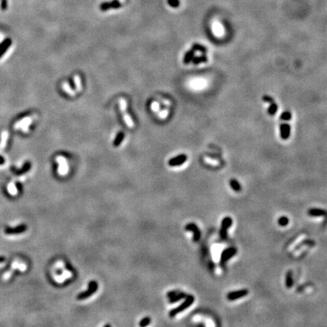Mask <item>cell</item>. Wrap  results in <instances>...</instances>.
Returning <instances> with one entry per match:
<instances>
[{"label": "cell", "mask_w": 327, "mask_h": 327, "mask_svg": "<svg viewBox=\"0 0 327 327\" xmlns=\"http://www.w3.org/2000/svg\"><path fill=\"white\" fill-rule=\"evenodd\" d=\"M236 253L237 248L235 247H228L226 249L223 250L221 253V255H220V264L223 266L229 259L234 257L236 254Z\"/></svg>", "instance_id": "5"}, {"label": "cell", "mask_w": 327, "mask_h": 327, "mask_svg": "<svg viewBox=\"0 0 327 327\" xmlns=\"http://www.w3.org/2000/svg\"><path fill=\"white\" fill-rule=\"evenodd\" d=\"M292 118V115L289 111H285L281 114L280 116V137L283 140H287L291 134V126L289 121Z\"/></svg>", "instance_id": "1"}, {"label": "cell", "mask_w": 327, "mask_h": 327, "mask_svg": "<svg viewBox=\"0 0 327 327\" xmlns=\"http://www.w3.org/2000/svg\"><path fill=\"white\" fill-rule=\"evenodd\" d=\"M99 288L98 283L94 280L89 282V285H88V289L87 290L85 291V292H81L76 297V299L77 300H85L87 299L88 298H89L90 296H92L94 293L97 291Z\"/></svg>", "instance_id": "3"}, {"label": "cell", "mask_w": 327, "mask_h": 327, "mask_svg": "<svg viewBox=\"0 0 327 327\" xmlns=\"http://www.w3.org/2000/svg\"><path fill=\"white\" fill-rule=\"evenodd\" d=\"M229 186H230L231 189H232L233 191L237 192V193L241 191V184L239 183V182H238L236 179H231L229 181Z\"/></svg>", "instance_id": "16"}, {"label": "cell", "mask_w": 327, "mask_h": 327, "mask_svg": "<svg viewBox=\"0 0 327 327\" xmlns=\"http://www.w3.org/2000/svg\"><path fill=\"white\" fill-rule=\"evenodd\" d=\"M12 44V41L10 38L5 39V40L0 43V58H2L4 55V54L8 51L10 46Z\"/></svg>", "instance_id": "13"}, {"label": "cell", "mask_w": 327, "mask_h": 327, "mask_svg": "<svg viewBox=\"0 0 327 327\" xmlns=\"http://www.w3.org/2000/svg\"><path fill=\"white\" fill-rule=\"evenodd\" d=\"M1 8L2 10H5L7 8V0H2L1 2Z\"/></svg>", "instance_id": "32"}, {"label": "cell", "mask_w": 327, "mask_h": 327, "mask_svg": "<svg viewBox=\"0 0 327 327\" xmlns=\"http://www.w3.org/2000/svg\"><path fill=\"white\" fill-rule=\"evenodd\" d=\"M150 322H151V319H150V317H148V316H146V317H144L143 319L140 321V322H139V326H146V325H149Z\"/></svg>", "instance_id": "25"}, {"label": "cell", "mask_w": 327, "mask_h": 327, "mask_svg": "<svg viewBox=\"0 0 327 327\" xmlns=\"http://www.w3.org/2000/svg\"><path fill=\"white\" fill-rule=\"evenodd\" d=\"M186 296H187V295L186 293L179 292L176 295H174V296L172 297V298H169V302H170V304H174L175 302H177V301H180L181 299L186 298Z\"/></svg>", "instance_id": "18"}, {"label": "cell", "mask_w": 327, "mask_h": 327, "mask_svg": "<svg viewBox=\"0 0 327 327\" xmlns=\"http://www.w3.org/2000/svg\"><path fill=\"white\" fill-rule=\"evenodd\" d=\"M27 229H28V226L25 224H21L20 226H18L16 227H7L5 229V232L6 235H17V234H21L23 233V232H26Z\"/></svg>", "instance_id": "11"}, {"label": "cell", "mask_w": 327, "mask_h": 327, "mask_svg": "<svg viewBox=\"0 0 327 327\" xmlns=\"http://www.w3.org/2000/svg\"><path fill=\"white\" fill-rule=\"evenodd\" d=\"M167 114H168V111L166 109V110H164V111H162L161 112H160V114H159V117H160V118H162V119H164V118H165L166 117H167Z\"/></svg>", "instance_id": "31"}, {"label": "cell", "mask_w": 327, "mask_h": 327, "mask_svg": "<svg viewBox=\"0 0 327 327\" xmlns=\"http://www.w3.org/2000/svg\"><path fill=\"white\" fill-rule=\"evenodd\" d=\"M263 101L264 102L268 103L269 104V107H268L267 112L271 116H274L276 115V113L277 112L278 110V105L277 104V102H275V100L274 99V98L270 96L265 95L263 96Z\"/></svg>", "instance_id": "7"}, {"label": "cell", "mask_w": 327, "mask_h": 327, "mask_svg": "<svg viewBox=\"0 0 327 327\" xmlns=\"http://www.w3.org/2000/svg\"><path fill=\"white\" fill-rule=\"evenodd\" d=\"M187 160V156L186 154H180L176 157H173L168 161V164L171 167H175V166L182 165L183 164L185 163Z\"/></svg>", "instance_id": "12"}, {"label": "cell", "mask_w": 327, "mask_h": 327, "mask_svg": "<svg viewBox=\"0 0 327 327\" xmlns=\"http://www.w3.org/2000/svg\"><path fill=\"white\" fill-rule=\"evenodd\" d=\"M8 191L10 192V193H11V195H15L16 193H17V188H16L15 186L11 185V184H10L9 186H8Z\"/></svg>", "instance_id": "29"}, {"label": "cell", "mask_w": 327, "mask_h": 327, "mask_svg": "<svg viewBox=\"0 0 327 327\" xmlns=\"http://www.w3.org/2000/svg\"><path fill=\"white\" fill-rule=\"evenodd\" d=\"M277 223H278V224L280 225V226H283V227H284V226H286L289 225V219L288 218V217H286V216H281V217L278 219V220H277Z\"/></svg>", "instance_id": "22"}, {"label": "cell", "mask_w": 327, "mask_h": 327, "mask_svg": "<svg viewBox=\"0 0 327 327\" xmlns=\"http://www.w3.org/2000/svg\"><path fill=\"white\" fill-rule=\"evenodd\" d=\"M207 61H208V58H207L205 54H202L200 55H198L197 57H194L192 62L194 64H199L202 63L207 62Z\"/></svg>", "instance_id": "20"}, {"label": "cell", "mask_w": 327, "mask_h": 327, "mask_svg": "<svg viewBox=\"0 0 327 327\" xmlns=\"http://www.w3.org/2000/svg\"><path fill=\"white\" fill-rule=\"evenodd\" d=\"M73 80H74L76 89H77L79 92V91H81V89H82V84H81L80 77H79V75H75L74 77H73Z\"/></svg>", "instance_id": "24"}, {"label": "cell", "mask_w": 327, "mask_h": 327, "mask_svg": "<svg viewBox=\"0 0 327 327\" xmlns=\"http://www.w3.org/2000/svg\"><path fill=\"white\" fill-rule=\"evenodd\" d=\"M285 285L287 289H292L294 286V280H293V274L292 270H289L286 274V279H285Z\"/></svg>", "instance_id": "15"}, {"label": "cell", "mask_w": 327, "mask_h": 327, "mask_svg": "<svg viewBox=\"0 0 327 327\" xmlns=\"http://www.w3.org/2000/svg\"><path fill=\"white\" fill-rule=\"evenodd\" d=\"M167 3L173 8H177L180 5L179 0H167Z\"/></svg>", "instance_id": "28"}, {"label": "cell", "mask_w": 327, "mask_h": 327, "mask_svg": "<svg viewBox=\"0 0 327 327\" xmlns=\"http://www.w3.org/2000/svg\"><path fill=\"white\" fill-rule=\"evenodd\" d=\"M162 102H163V104H164L165 105H167V106H169L170 105V102L167 101V100H165V99L162 100Z\"/></svg>", "instance_id": "35"}, {"label": "cell", "mask_w": 327, "mask_h": 327, "mask_svg": "<svg viewBox=\"0 0 327 327\" xmlns=\"http://www.w3.org/2000/svg\"><path fill=\"white\" fill-rule=\"evenodd\" d=\"M63 88H64V90H65L66 92H67V93L69 94V95H70V96H74L75 95V92H74V91L72 90L71 88L70 87V86H69L68 83H64V84H63Z\"/></svg>", "instance_id": "26"}, {"label": "cell", "mask_w": 327, "mask_h": 327, "mask_svg": "<svg viewBox=\"0 0 327 327\" xmlns=\"http://www.w3.org/2000/svg\"><path fill=\"white\" fill-rule=\"evenodd\" d=\"M232 219L230 217H225L221 221L220 230V236L223 240H226L228 235V229L232 226Z\"/></svg>", "instance_id": "4"}, {"label": "cell", "mask_w": 327, "mask_h": 327, "mask_svg": "<svg viewBox=\"0 0 327 327\" xmlns=\"http://www.w3.org/2000/svg\"><path fill=\"white\" fill-rule=\"evenodd\" d=\"M195 54H196V51H195L193 49H192L191 50L187 52L186 53L185 57H184V59H183L184 64H189V63L193 61V58H194Z\"/></svg>", "instance_id": "19"}, {"label": "cell", "mask_w": 327, "mask_h": 327, "mask_svg": "<svg viewBox=\"0 0 327 327\" xmlns=\"http://www.w3.org/2000/svg\"><path fill=\"white\" fill-rule=\"evenodd\" d=\"M307 214L311 217H322V216H325L327 214V212L323 209H321V208H310L307 211Z\"/></svg>", "instance_id": "14"}, {"label": "cell", "mask_w": 327, "mask_h": 327, "mask_svg": "<svg viewBox=\"0 0 327 327\" xmlns=\"http://www.w3.org/2000/svg\"><path fill=\"white\" fill-rule=\"evenodd\" d=\"M195 301V297L192 295H187V296L186 297V300L183 301V303L180 304V306H178L177 307H175V308L172 309L170 312H169V316L170 317L173 318L175 316L178 314L180 312L183 311L189 307L190 306L193 304V303Z\"/></svg>", "instance_id": "2"}, {"label": "cell", "mask_w": 327, "mask_h": 327, "mask_svg": "<svg viewBox=\"0 0 327 327\" xmlns=\"http://www.w3.org/2000/svg\"><path fill=\"white\" fill-rule=\"evenodd\" d=\"M30 119H24L23 121H21L19 124H17V127H21V128H24V127H28V124H30Z\"/></svg>", "instance_id": "27"}, {"label": "cell", "mask_w": 327, "mask_h": 327, "mask_svg": "<svg viewBox=\"0 0 327 327\" xmlns=\"http://www.w3.org/2000/svg\"><path fill=\"white\" fill-rule=\"evenodd\" d=\"M185 229L186 231H190V232H193V241L197 242V241H199V240H200L202 233H201L200 229H199V228L198 227V226L196 224V223H188V224H186V226Z\"/></svg>", "instance_id": "10"}, {"label": "cell", "mask_w": 327, "mask_h": 327, "mask_svg": "<svg viewBox=\"0 0 327 327\" xmlns=\"http://www.w3.org/2000/svg\"><path fill=\"white\" fill-rule=\"evenodd\" d=\"M5 257H2V256H0V264L3 263V262H5Z\"/></svg>", "instance_id": "36"}, {"label": "cell", "mask_w": 327, "mask_h": 327, "mask_svg": "<svg viewBox=\"0 0 327 327\" xmlns=\"http://www.w3.org/2000/svg\"><path fill=\"white\" fill-rule=\"evenodd\" d=\"M192 49H194L196 52H200L201 53H202V54H205L207 52V49L205 47V46H202V45L197 44V43L193 45Z\"/></svg>", "instance_id": "23"}, {"label": "cell", "mask_w": 327, "mask_h": 327, "mask_svg": "<svg viewBox=\"0 0 327 327\" xmlns=\"http://www.w3.org/2000/svg\"><path fill=\"white\" fill-rule=\"evenodd\" d=\"M119 105L121 112H122L123 115H124L123 117H124L125 123L130 128H133V127H134V123L132 121L131 118H130V115H128V113H127V111H126L127 110V102H126V100L124 99H120Z\"/></svg>", "instance_id": "6"}, {"label": "cell", "mask_w": 327, "mask_h": 327, "mask_svg": "<svg viewBox=\"0 0 327 327\" xmlns=\"http://www.w3.org/2000/svg\"><path fill=\"white\" fill-rule=\"evenodd\" d=\"M125 1L126 0H114L112 2H103L100 5V9L101 11H105L112 8H118L125 2Z\"/></svg>", "instance_id": "8"}, {"label": "cell", "mask_w": 327, "mask_h": 327, "mask_svg": "<svg viewBox=\"0 0 327 327\" xmlns=\"http://www.w3.org/2000/svg\"><path fill=\"white\" fill-rule=\"evenodd\" d=\"M248 294V290L244 289H240L237 291H232V292H229L226 295V298L229 301H235V300L240 299L241 298H244Z\"/></svg>", "instance_id": "9"}, {"label": "cell", "mask_w": 327, "mask_h": 327, "mask_svg": "<svg viewBox=\"0 0 327 327\" xmlns=\"http://www.w3.org/2000/svg\"><path fill=\"white\" fill-rule=\"evenodd\" d=\"M31 168V163L30 161L25 162L24 164L23 165V167L20 169L19 170H18L16 172V175L17 176H21V175H23L24 173H26L27 172H28L30 170V169Z\"/></svg>", "instance_id": "17"}, {"label": "cell", "mask_w": 327, "mask_h": 327, "mask_svg": "<svg viewBox=\"0 0 327 327\" xmlns=\"http://www.w3.org/2000/svg\"><path fill=\"white\" fill-rule=\"evenodd\" d=\"M5 159H4V157H2V156L0 155V165H2V164H5Z\"/></svg>", "instance_id": "34"}, {"label": "cell", "mask_w": 327, "mask_h": 327, "mask_svg": "<svg viewBox=\"0 0 327 327\" xmlns=\"http://www.w3.org/2000/svg\"><path fill=\"white\" fill-rule=\"evenodd\" d=\"M151 109H152V110L154 111V112H158L159 108H160V107H159V104H158V103L156 102H153V103H152V105H151Z\"/></svg>", "instance_id": "30"}, {"label": "cell", "mask_w": 327, "mask_h": 327, "mask_svg": "<svg viewBox=\"0 0 327 327\" xmlns=\"http://www.w3.org/2000/svg\"><path fill=\"white\" fill-rule=\"evenodd\" d=\"M124 138V133L123 132H120L118 133V134L117 135L116 138H115V141H114V146L115 147H118L120 145V144L123 142Z\"/></svg>", "instance_id": "21"}, {"label": "cell", "mask_w": 327, "mask_h": 327, "mask_svg": "<svg viewBox=\"0 0 327 327\" xmlns=\"http://www.w3.org/2000/svg\"><path fill=\"white\" fill-rule=\"evenodd\" d=\"M178 292H179L178 291H172V292H168V293H167V298H172V297H173L174 295H176Z\"/></svg>", "instance_id": "33"}]
</instances>
